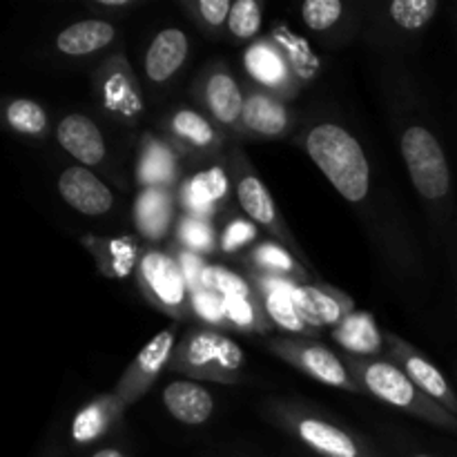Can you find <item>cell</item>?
<instances>
[{
	"label": "cell",
	"instance_id": "d6986e66",
	"mask_svg": "<svg viewBox=\"0 0 457 457\" xmlns=\"http://www.w3.org/2000/svg\"><path fill=\"white\" fill-rule=\"evenodd\" d=\"M237 196H239L241 208L250 219L262 226H275L277 223V210L275 201H272L270 192L266 190L262 181L254 174H245L237 186Z\"/></svg>",
	"mask_w": 457,
	"mask_h": 457
},
{
	"label": "cell",
	"instance_id": "d4e9b609",
	"mask_svg": "<svg viewBox=\"0 0 457 457\" xmlns=\"http://www.w3.org/2000/svg\"><path fill=\"white\" fill-rule=\"evenodd\" d=\"M7 120L16 132L43 134L47 128V114L43 107L27 98H18L7 107Z\"/></svg>",
	"mask_w": 457,
	"mask_h": 457
},
{
	"label": "cell",
	"instance_id": "277c9868",
	"mask_svg": "<svg viewBox=\"0 0 457 457\" xmlns=\"http://www.w3.org/2000/svg\"><path fill=\"white\" fill-rule=\"evenodd\" d=\"M58 192L65 199L67 205H71L79 212L98 217L105 214L114 204L110 187L101 181L87 168H67L58 179Z\"/></svg>",
	"mask_w": 457,
	"mask_h": 457
},
{
	"label": "cell",
	"instance_id": "ac0fdd59",
	"mask_svg": "<svg viewBox=\"0 0 457 457\" xmlns=\"http://www.w3.org/2000/svg\"><path fill=\"white\" fill-rule=\"evenodd\" d=\"M337 342L351 353H360V355H373L382 346L379 339V330L375 321L369 315H351L339 324L337 333H335Z\"/></svg>",
	"mask_w": 457,
	"mask_h": 457
},
{
	"label": "cell",
	"instance_id": "4dcf8cb0",
	"mask_svg": "<svg viewBox=\"0 0 457 457\" xmlns=\"http://www.w3.org/2000/svg\"><path fill=\"white\" fill-rule=\"evenodd\" d=\"M105 424H107V418H105V411H103L101 406L85 409L83 413L76 418L74 428H71V433H74V440L76 442L94 440L96 436H101L103 428H105Z\"/></svg>",
	"mask_w": 457,
	"mask_h": 457
},
{
	"label": "cell",
	"instance_id": "1f68e13d",
	"mask_svg": "<svg viewBox=\"0 0 457 457\" xmlns=\"http://www.w3.org/2000/svg\"><path fill=\"white\" fill-rule=\"evenodd\" d=\"M181 239L190 245L192 250H201V253H208L214 245V237L210 232V228L205 226L199 219H186L181 226Z\"/></svg>",
	"mask_w": 457,
	"mask_h": 457
},
{
	"label": "cell",
	"instance_id": "f1b7e54d",
	"mask_svg": "<svg viewBox=\"0 0 457 457\" xmlns=\"http://www.w3.org/2000/svg\"><path fill=\"white\" fill-rule=\"evenodd\" d=\"M201 288H208L212 293L221 295V297H248V286L241 277L235 272H228L223 268H205L204 279H201Z\"/></svg>",
	"mask_w": 457,
	"mask_h": 457
},
{
	"label": "cell",
	"instance_id": "ba28073f",
	"mask_svg": "<svg viewBox=\"0 0 457 457\" xmlns=\"http://www.w3.org/2000/svg\"><path fill=\"white\" fill-rule=\"evenodd\" d=\"M163 402L172 418L183 424H190V427L204 424L214 411L212 395L195 382L168 384L163 391Z\"/></svg>",
	"mask_w": 457,
	"mask_h": 457
},
{
	"label": "cell",
	"instance_id": "f546056e",
	"mask_svg": "<svg viewBox=\"0 0 457 457\" xmlns=\"http://www.w3.org/2000/svg\"><path fill=\"white\" fill-rule=\"evenodd\" d=\"M342 12L344 4L339 0H308L302 7L303 22L315 31H324L333 27L342 18Z\"/></svg>",
	"mask_w": 457,
	"mask_h": 457
},
{
	"label": "cell",
	"instance_id": "5b68a950",
	"mask_svg": "<svg viewBox=\"0 0 457 457\" xmlns=\"http://www.w3.org/2000/svg\"><path fill=\"white\" fill-rule=\"evenodd\" d=\"M58 143L67 154L85 165H98L105 159V138L92 119L83 114H70L58 123Z\"/></svg>",
	"mask_w": 457,
	"mask_h": 457
},
{
	"label": "cell",
	"instance_id": "8fae6325",
	"mask_svg": "<svg viewBox=\"0 0 457 457\" xmlns=\"http://www.w3.org/2000/svg\"><path fill=\"white\" fill-rule=\"evenodd\" d=\"M205 96H208L210 112H212L219 123L232 125L239 116H244L245 101L241 96L239 85L230 74L219 71V74L210 76Z\"/></svg>",
	"mask_w": 457,
	"mask_h": 457
},
{
	"label": "cell",
	"instance_id": "f35d334b",
	"mask_svg": "<svg viewBox=\"0 0 457 457\" xmlns=\"http://www.w3.org/2000/svg\"><path fill=\"white\" fill-rule=\"evenodd\" d=\"M94 457H125V455L116 449H103V451H98Z\"/></svg>",
	"mask_w": 457,
	"mask_h": 457
},
{
	"label": "cell",
	"instance_id": "30bf717a",
	"mask_svg": "<svg viewBox=\"0 0 457 457\" xmlns=\"http://www.w3.org/2000/svg\"><path fill=\"white\" fill-rule=\"evenodd\" d=\"M187 361L195 369H205L210 364L221 366L223 370H237L244 361V353L235 342L219 335H199L192 339L190 348H187Z\"/></svg>",
	"mask_w": 457,
	"mask_h": 457
},
{
	"label": "cell",
	"instance_id": "7a4b0ae2",
	"mask_svg": "<svg viewBox=\"0 0 457 457\" xmlns=\"http://www.w3.org/2000/svg\"><path fill=\"white\" fill-rule=\"evenodd\" d=\"M402 159L415 190L424 199H445L451 190V172L446 154L436 134L422 125H411L402 137Z\"/></svg>",
	"mask_w": 457,
	"mask_h": 457
},
{
	"label": "cell",
	"instance_id": "ffe728a7",
	"mask_svg": "<svg viewBox=\"0 0 457 457\" xmlns=\"http://www.w3.org/2000/svg\"><path fill=\"white\" fill-rule=\"evenodd\" d=\"M295 299H297V308L302 312V320L315 326H330L337 324L342 320V306L335 297L324 293L321 288H308L295 290Z\"/></svg>",
	"mask_w": 457,
	"mask_h": 457
},
{
	"label": "cell",
	"instance_id": "ab89813d",
	"mask_svg": "<svg viewBox=\"0 0 457 457\" xmlns=\"http://www.w3.org/2000/svg\"><path fill=\"white\" fill-rule=\"evenodd\" d=\"M101 4H105V7H123V4H128V0H101Z\"/></svg>",
	"mask_w": 457,
	"mask_h": 457
},
{
	"label": "cell",
	"instance_id": "3957f363",
	"mask_svg": "<svg viewBox=\"0 0 457 457\" xmlns=\"http://www.w3.org/2000/svg\"><path fill=\"white\" fill-rule=\"evenodd\" d=\"M364 382L366 386L370 388V393L382 397L388 404L400 406V409H418L420 404L427 411V415L431 420L446 424V427L457 428L455 418L440 413L437 409H427V406L422 404V400H418V391H415L413 379L406 373H402L400 369H395L393 364H386V361H373V364L364 366Z\"/></svg>",
	"mask_w": 457,
	"mask_h": 457
},
{
	"label": "cell",
	"instance_id": "60d3db41",
	"mask_svg": "<svg viewBox=\"0 0 457 457\" xmlns=\"http://www.w3.org/2000/svg\"><path fill=\"white\" fill-rule=\"evenodd\" d=\"M415 457H431V455H415Z\"/></svg>",
	"mask_w": 457,
	"mask_h": 457
},
{
	"label": "cell",
	"instance_id": "4fadbf2b",
	"mask_svg": "<svg viewBox=\"0 0 457 457\" xmlns=\"http://www.w3.org/2000/svg\"><path fill=\"white\" fill-rule=\"evenodd\" d=\"M172 346H174L172 330H163V333L156 335V337L152 339L141 353H138L137 364H134L132 370L128 373V379L123 382V386L128 388V391L137 393L138 388H141V384L150 382V379L163 369L170 353H172Z\"/></svg>",
	"mask_w": 457,
	"mask_h": 457
},
{
	"label": "cell",
	"instance_id": "74e56055",
	"mask_svg": "<svg viewBox=\"0 0 457 457\" xmlns=\"http://www.w3.org/2000/svg\"><path fill=\"white\" fill-rule=\"evenodd\" d=\"M204 262H201L196 254L192 253H183L181 254V272H183V279H186V286H190V288L201 290V279H204Z\"/></svg>",
	"mask_w": 457,
	"mask_h": 457
},
{
	"label": "cell",
	"instance_id": "603a6c76",
	"mask_svg": "<svg viewBox=\"0 0 457 457\" xmlns=\"http://www.w3.org/2000/svg\"><path fill=\"white\" fill-rule=\"evenodd\" d=\"M268 312L272 320L286 330H302L306 321L302 320V312L297 308V299H295L293 290L284 288V286H270L266 297Z\"/></svg>",
	"mask_w": 457,
	"mask_h": 457
},
{
	"label": "cell",
	"instance_id": "d6a6232c",
	"mask_svg": "<svg viewBox=\"0 0 457 457\" xmlns=\"http://www.w3.org/2000/svg\"><path fill=\"white\" fill-rule=\"evenodd\" d=\"M195 308L204 320L208 321H221L226 317V303L223 297L208 288H201L195 293Z\"/></svg>",
	"mask_w": 457,
	"mask_h": 457
},
{
	"label": "cell",
	"instance_id": "7402d4cb",
	"mask_svg": "<svg viewBox=\"0 0 457 457\" xmlns=\"http://www.w3.org/2000/svg\"><path fill=\"white\" fill-rule=\"evenodd\" d=\"M245 67L263 85H279L286 79V65L275 49L268 45H254L245 54Z\"/></svg>",
	"mask_w": 457,
	"mask_h": 457
},
{
	"label": "cell",
	"instance_id": "83f0119b",
	"mask_svg": "<svg viewBox=\"0 0 457 457\" xmlns=\"http://www.w3.org/2000/svg\"><path fill=\"white\" fill-rule=\"evenodd\" d=\"M230 31L237 38H253L262 27V7L254 0H239L232 4L230 18Z\"/></svg>",
	"mask_w": 457,
	"mask_h": 457
},
{
	"label": "cell",
	"instance_id": "8d00e7d4",
	"mask_svg": "<svg viewBox=\"0 0 457 457\" xmlns=\"http://www.w3.org/2000/svg\"><path fill=\"white\" fill-rule=\"evenodd\" d=\"M226 303V317H230L239 326H253L254 312L248 303V297H223Z\"/></svg>",
	"mask_w": 457,
	"mask_h": 457
},
{
	"label": "cell",
	"instance_id": "cb8c5ba5",
	"mask_svg": "<svg viewBox=\"0 0 457 457\" xmlns=\"http://www.w3.org/2000/svg\"><path fill=\"white\" fill-rule=\"evenodd\" d=\"M437 7L440 4L436 0H395L391 4V16L395 25H400L402 29L415 31L431 22Z\"/></svg>",
	"mask_w": 457,
	"mask_h": 457
},
{
	"label": "cell",
	"instance_id": "2e32d148",
	"mask_svg": "<svg viewBox=\"0 0 457 457\" xmlns=\"http://www.w3.org/2000/svg\"><path fill=\"white\" fill-rule=\"evenodd\" d=\"M228 192V179L221 168H212L208 172H201L192 179L183 190L186 204L192 212L210 214L217 205L219 199H223Z\"/></svg>",
	"mask_w": 457,
	"mask_h": 457
},
{
	"label": "cell",
	"instance_id": "52a82bcc",
	"mask_svg": "<svg viewBox=\"0 0 457 457\" xmlns=\"http://www.w3.org/2000/svg\"><path fill=\"white\" fill-rule=\"evenodd\" d=\"M187 56V36L181 29H170L159 31L152 40L150 49L145 56V71L150 80L154 83H163L170 76L179 71Z\"/></svg>",
	"mask_w": 457,
	"mask_h": 457
},
{
	"label": "cell",
	"instance_id": "484cf974",
	"mask_svg": "<svg viewBox=\"0 0 457 457\" xmlns=\"http://www.w3.org/2000/svg\"><path fill=\"white\" fill-rule=\"evenodd\" d=\"M174 172V161L165 147L159 145H147L145 154H143L141 165H138V177L141 183L154 187L156 183L168 181Z\"/></svg>",
	"mask_w": 457,
	"mask_h": 457
},
{
	"label": "cell",
	"instance_id": "e575fe53",
	"mask_svg": "<svg viewBox=\"0 0 457 457\" xmlns=\"http://www.w3.org/2000/svg\"><path fill=\"white\" fill-rule=\"evenodd\" d=\"M254 232H257L254 230V226H250V223H245V221L230 223L226 230V235H223V248H226L228 253L241 248V245L254 239Z\"/></svg>",
	"mask_w": 457,
	"mask_h": 457
},
{
	"label": "cell",
	"instance_id": "5bb4252c",
	"mask_svg": "<svg viewBox=\"0 0 457 457\" xmlns=\"http://www.w3.org/2000/svg\"><path fill=\"white\" fill-rule=\"evenodd\" d=\"M299 436L312 449L321 451V453L330 457H357V446L351 440V436L339 431L333 424L321 422V420L308 418L299 422Z\"/></svg>",
	"mask_w": 457,
	"mask_h": 457
},
{
	"label": "cell",
	"instance_id": "44dd1931",
	"mask_svg": "<svg viewBox=\"0 0 457 457\" xmlns=\"http://www.w3.org/2000/svg\"><path fill=\"white\" fill-rule=\"evenodd\" d=\"M299 361L303 369L317 378L320 382L330 384V386H348V375L344 370L342 361L330 351L321 346H308L299 353Z\"/></svg>",
	"mask_w": 457,
	"mask_h": 457
},
{
	"label": "cell",
	"instance_id": "6da1fadb",
	"mask_svg": "<svg viewBox=\"0 0 457 457\" xmlns=\"http://www.w3.org/2000/svg\"><path fill=\"white\" fill-rule=\"evenodd\" d=\"M306 150L335 190L351 204L366 199L370 165L360 141L335 123H321L308 132Z\"/></svg>",
	"mask_w": 457,
	"mask_h": 457
},
{
	"label": "cell",
	"instance_id": "4316f807",
	"mask_svg": "<svg viewBox=\"0 0 457 457\" xmlns=\"http://www.w3.org/2000/svg\"><path fill=\"white\" fill-rule=\"evenodd\" d=\"M172 128L174 132L179 134L181 138L190 141L192 145H210L214 141V129L199 112L192 110H181L174 114L172 119Z\"/></svg>",
	"mask_w": 457,
	"mask_h": 457
},
{
	"label": "cell",
	"instance_id": "836d02e7",
	"mask_svg": "<svg viewBox=\"0 0 457 457\" xmlns=\"http://www.w3.org/2000/svg\"><path fill=\"white\" fill-rule=\"evenodd\" d=\"M257 262L266 268H275V270H293L295 268L290 254L286 253L284 248H279V245H272V244L262 245V248L257 250Z\"/></svg>",
	"mask_w": 457,
	"mask_h": 457
},
{
	"label": "cell",
	"instance_id": "9a60e30c",
	"mask_svg": "<svg viewBox=\"0 0 457 457\" xmlns=\"http://www.w3.org/2000/svg\"><path fill=\"white\" fill-rule=\"evenodd\" d=\"M404 366H406V375L413 379L415 386L422 388L428 397L437 400L442 406H446L451 413L457 415V397L453 388L449 386L445 375H442L431 361H427L424 357H418V355H409L404 357Z\"/></svg>",
	"mask_w": 457,
	"mask_h": 457
},
{
	"label": "cell",
	"instance_id": "7c38bea8",
	"mask_svg": "<svg viewBox=\"0 0 457 457\" xmlns=\"http://www.w3.org/2000/svg\"><path fill=\"white\" fill-rule=\"evenodd\" d=\"M134 217L137 226L147 239H159L168 230L170 217H172V205L165 192L159 187H147L138 195L137 205H134Z\"/></svg>",
	"mask_w": 457,
	"mask_h": 457
},
{
	"label": "cell",
	"instance_id": "9c48e42d",
	"mask_svg": "<svg viewBox=\"0 0 457 457\" xmlns=\"http://www.w3.org/2000/svg\"><path fill=\"white\" fill-rule=\"evenodd\" d=\"M116 31L105 21H80L62 29L56 38V47L67 56H87L107 47Z\"/></svg>",
	"mask_w": 457,
	"mask_h": 457
},
{
	"label": "cell",
	"instance_id": "e0dca14e",
	"mask_svg": "<svg viewBox=\"0 0 457 457\" xmlns=\"http://www.w3.org/2000/svg\"><path fill=\"white\" fill-rule=\"evenodd\" d=\"M241 119H244L245 128L263 134V137H277L288 128V114H286L284 107L272 98L262 96V94H254L245 101Z\"/></svg>",
	"mask_w": 457,
	"mask_h": 457
},
{
	"label": "cell",
	"instance_id": "8992f818",
	"mask_svg": "<svg viewBox=\"0 0 457 457\" xmlns=\"http://www.w3.org/2000/svg\"><path fill=\"white\" fill-rule=\"evenodd\" d=\"M141 277L147 288L165 306H179L186 297V279L181 268L163 253H147L141 262Z\"/></svg>",
	"mask_w": 457,
	"mask_h": 457
},
{
	"label": "cell",
	"instance_id": "d590c367",
	"mask_svg": "<svg viewBox=\"0 0 457 457\" xmlns=\"http://www.w3.org/2000/svg\"><path fill=\"white\" fill-rule=\"evenodd\" d=\"M196 9H199L201 16L205 18V22L217 27L230 18L232 4L228 3V0H199Z\"/></svg>",
	"mask_w": 457,
	"mask_h": 457
}]
</instances>
